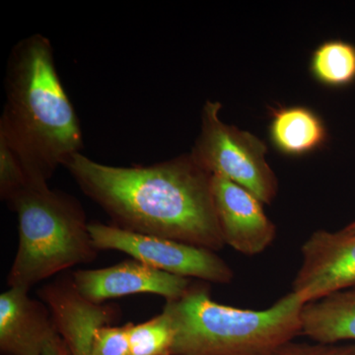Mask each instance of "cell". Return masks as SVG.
<instances>
[{"label":"cell","mask_w":355,"mask_h":355,"mask_svg":"<svg viewBox=\"0 0 355 355\" xmlns=\"http://www.w3.org/2000/svg\"><path fill=\"white\" fill-rule=\"evenodd\" d=\"M89 232L98 251L123 252L156 270L198 282L229 284L234 280V270L210 250L101 222L89 223Z\"/></svg>","instance_id":"6"},{"label":"cell","mask_w":355,"mask_h":355,"mask_svg":"<svg viewBox=\"0 0 355 355\" xmlns=\"http://www.w3.org/2000/svg\"><path fill=\"white\" fill-rule=\"evenodd\" d=\"M88 355H132L127 324H107L98 329L93 336Z\"/></svg>","instance_id":"17"},{"label":"cell","mask_w":355,"mask_h":355,"mask_svg":"<svg viewBox=\"0 0 355 355\" xmlns=\"http://www.w3.org/2000/svg\"><path fill=\"white\" fill-rule=\"evenodd\" d=\"M81 191L116 227L221 251L212 175L191 154L149 166L116 167L76 153L67 161Z\"/></svg>","instance_id":"1"},{"label":"cell","mask_w":355,"mask_h":355,"mask_svg":"<svg viewBox=\"0 0 355 355\" xmlns=\"http://www.w3.org/2000/svg\"><path fill=\"white\" fill-rule=\"evenodd\" d=\"M48 306L29 291L9 287L0 295V352L2 355H43L58 336Z\"/></svg>","instance_id":"11"},{"label":"cell","mask_w":355,"mask_h":355,"mask_svg":"<svg viewBox=\"0 0 355 355\" xmlns=\"http://www.w3.org/2000/svg\"><path fill=\"white\" fill-rule=\"evenodd\" d=\"M301 335L315 343H355V286L304 305Z\"/></svg>","instance_id":"12"},{"label":"cell","mask_w":355,"mask_h":355,"mask_svg":"<svg viewBox=\"0 0 355 355\" xmlns=\"http://www.w3.org/2000/svg\"><path fill=\"white\" fill-rule=\"evenodd\" d=\"M30 181L22 161L6 139L0 137V196L6 203L29 187Z\"/></svg>","instance_id":"16"},{"label":"cell","mask_w":355,"mask_h":355,"mask_svg":"<svg viewBox=\"0 0 355 355\" xmlns=\"http://www.w3.org/2000/svg\"><path fill=\"white\" fill-rule=\"evenodd\" d=\"M301 256L291 291L305 305L355 286V233L315 231L301 246Z\"/></svg>","instance_id":"7"},{"label":"cell","mask_w":355,"mask_h":355,"mask_svg":"<svg viewBox=\"0 0 355 355\" xmlns=\"http://www.w3.org/2000/svg\"><path fill=\"white\" fill-rule=\"evenodd\" d=\"M273 355H355V343H296L280 347Z\"/></svg>","instance_id":"18"},{"label":"cell","mask_w":355,"mask_h":355,"mask_svg":"<svg viewBox=\"0 0 355 355\" xmlns=\"http://www.w3.org/2000/svg\"><path fill=\"white\" fill-rule=\"evenodd\" d=\"M7 205L17 214L19 237L7 277L9 287L30 291L57 273L97 258L99 251L76 198L42 184L25 189Z\"/></svg>","instance_id":"4"},{"label":"cell","mask_w":355,"mask_h":355,"mask_svg":"<svg viewBox=\"0 0 355 355\" xmlns=\"http://www.w3.org/2000/svg\"><path fill=\"white\" fill-rule=\"evenodd\" d=\"M304 302L294 292L263 310L212 300L207 282H193L162 312L175 331L172 355H273L302 333Z\"/></svg>","instance_id":"3"},{"label":"cell","mask_w":355,"mask_h":355,"mask_svg":"<svg viewBox=\"0 0 355 355\" xmlns=\"http://www.w3.org/2000/svg\"><path fill=\"white\" fill-rule=\"evenodd\" d=\"M39 296L50 309L58 335L71 355H88L95 331L112 324L118 315L113 306L98 304L83 297L70 275L46 284Z\"/></svg>","instance_id":"10"},{"label":"cell","mask_w":355,"mask_h":355,"mask_svg":"<svg viewBox=\"0 0 355 355\" xmlns=\"http://www.w3.org/2000/svg\"><path fill=\"white\" fill-rule=\"evenodd\" d=\"M70 277L77 291L98 304L137 293L156 294L166 301L176 300L193 284L190 279L156 270L133 259L108 268L78 270Z\"/></svg>","instance_id":"9"},{"label":"cell","mask_w":355,"mask_h":355,"mask_svg":"<svg viewBox=\"0 0 355 355\" xmlns=\"http://www.w3.org/2000/svg\"><path fill=\"white\" fill-rule=\"evenodd\" d=\"M270 116V141L284 155L302 156L313 153L328 139L323 120L307 107L272 109Z\"/></svg>","instance_id":"13"},{"label":"cell","mask_w":355,"mask_h":355,"mask_svg":"<svg viewBox=\"0 0 355 355\" xmlns=\"http://www.w3.org/2000/svg\"><path fill=\"white\" fill-rule=\"evenodd\" d=\"M212 197L224 244L246 256L265 252L275 242L277 227L263 203L246 189L212 175Z\"/></svg>","instance_id":"8"},{"label":"cell","mask_w":355,"mask_h":355,"mask_svg":"<svg viewBox=\"0 0 355 355\" xmlns=\"http://www.w3.org/2000/svg\"><path fill=\"white\" fill-rule=\"evenodd\" d=\"M310 71L318 83L328 87H345L354 83V44L340 40L320 44L311 57Z\"/></svg>","instance_id":"14"},{"label":"cell","mask_w":355,"mask_h":355,"mask_svg":"<svg viewBox=\"0 0 355 355\" xmlns=\"http://www.w3.org/2000/svg\"><path fill=\"white\" fill-rule=\"evenodd\" d=\"M6 91L0 137L17 153L32 184H48L55 170L83 147L78 116L58 76L49 39L35 34L15 44Z\"/></svg>","instance_id":"2"},{"label":"cell","mask_w":355,"mask_h":355,"mask_svg":"<svg viewBox=\"0 0 355 355\" xmlns=\"http://www.w3.org/2000/svg\"><path fill=\"white\" fill-rule=\"evenodd\" d=\"M132 355H172L175 331L164 313L144 322L127 324Z\"/></svg>","instance_id":"15"},{"label":"cell","mask_w":355,"mask_h":355,"mask_svg":"<svg viewBox=\"0 0 355 355\" xmlns=\"http://www.w3.org/2000/svg\"><path fill=\"white\" fill-rule=\"evenodd\" d=\"M43 355H71L69 347L65 345L60 336H57L53 342L49 343Z\"/></svg>","instance_id":"19"},{"label":"cell","mask_w":355,"mask_h":355,"mask_svg":"<svg viewBox=\"0 0 355 355\" xmlns=\"http://www.w3.org/2000/svg\"><path fill=\"white\" fill-rule=\"evenodd\" d=\"M221 104L207 101L202 112V128L191 156L203 170L226 178L246 189L263 205H270L279 182L266 161L268 147L253 133L221 121Z\"/></svg>","instance_id":"5"},{"label":"cell","mask_w":355,"mask_h":355,"mask_svg":"<svg viewBox=\"0 0 355 355\" xmlns=\"http://www.w3.org/2000/svg\"><path fill=\"white\" fill-rule=\"evenodd\" d=\"M345 231H349V232L355 233V221L352 222V223L349 224L347 227L343 228Z\"/></svg>","instance_id":"20"}]
</instances>
